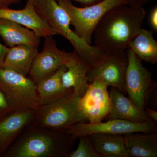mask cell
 <instances>
[{
    "mask_svg": "<svg viewBox=\"0 0 157 157\" xmlns=\"http://www.w3.org/2000/svg\"><path fill=\"white\" fill-rule=\"evenodd\" d=\"M146 16L143 8L122 5L107 11L94 30V45L103 52L126 51L142 28Z\"/></svg>",
    "mask_w": 157,
    "mask_h": 157,
    "instance_id": "6da1fadb",
    "label": "cell"
},
{
    "mask_svg": "<svg viewBox=\"0 0 157 157\" xmlns=\"http://www.w3.org/2000/svg\"><path fill=\"white\" fill-rule=\"evenodd\" d=\"M77 138L66 131L30 124L2 157H69Z\"/></svg>",
    "mask_w": 157,
    "mask_h": 157,
    "instance_id": "7a4b0ae2",
    "label": "cell"
},
{
    "mask_svg": "<svg viewBox=\"0 0 157 157\" xmlns=\"http://www.w3.org/2000/svg\"><path fill=\"white\" fill-rule=\"evenodd\" d=\"M80 97L73 92L65 98L42 105L34 111L33 124L38 126L66 131L87 118L80 109Z\"/></svg>",
    "mask_w": 157,
    "mask_h": 157,
    "instance_id": "3957f363",
    "label": "cell"
},
{
    "mask_svg": "<svg viewBox=\"0 0 157 157\" xmlns=\"http://www.w3.org/2000/svg\"><path fill=\"white\" fill-rule=\"evenodd\" d=\"M0 90L14 111L36 110L40 106L36 84L29 77L0 67Z\"/></svg>",
    "mask_w": 157,
    "mask_h": 157,
    "instance_id": "277c9868",
    "label": "cell"
},
{
    "mask_svg": "<svg viewBox=\"0 0 157 157\" xmlns=\"http://www.w3.org/2000/svg\"><path fill=\"white\" fill-rule=\"evenodd\" d=\"M57 2L70 17L74 32L90 45L95 28L104 14L114 7L126 5L125 0H103L94 5L79 8L67 0Z\"/></svg>",
    "mask_w": 157,
    "mask_h": 157,
    "instance_id": "5b68a950",
    "label": "cell"
},
{
    "mask_svg": "<svg viewBox=\"0 0 157 157\" xmlns=\"http://www.w3.org/2000/svg\"><path fill=\"white\" fill-rule=\"evenodd\" d=\"M32 1L36 12L57 35L69 41L74 52L81 56L89 52L90 45L71 29L70 17L56 0Z\"/></svg>",
    "mask_w": 157,
    "mask_h": 157,
    "instance_id": "8992f818",
    "label": "cell"
},
{
    "mask_svg": "<svg viewBox=\"0 0 157 157\" xmlns=\"http://www.w3.org/2000/svg\"><path fill=\"white\" fill-rule=\"evenodd\" d=\"M126 52L128 63L125 75V91L135 105L144 109L154 91L155 82L153 80L151 72L142 65L135 54L129 49H127Z\"/></svg>",
    "mask_w": 157,
    "mask_h": 157,
    "instance_id": "52a82bcc",
    "label": "cell"
},
{
    "mask_svg": "<svg viewBox=\"0 0 157 157\" xmlns=\"http://www.w3.org/2000/svg\"><path fill=\"white\" fill-rule=\"evenodd\" d=\"M128 63L126 50L103 52L97 64L91 67L88 72V81L90 83L96 76H101L107 87L115 88L124 94L125 93V75Z\"/></svg>",
    "mask_w": 157,
    "mask_h": 157,
    "instance_id": "ba28073f",
    "label": "cell"
},
{
    "mask_svg": "<svg viewBox=\"0 0 157 157\" xmlns=\"http://www.w3.org/2000/svg\"><path fill=\"white\" fill-rule=\"evenodd\" d=\"M66 131L77 139L81 136L94 134L124 135L136 132H157V126L154 121L139 123L115 119L95 124L78 123Z\"/></svg>",
    "mask_w": 157,
    "mask_h": 157,
    "instance_id": "9c48e42d",
    "label": "cell"
},
{
    "mask_svg": "<svg viewBox=\"0 0 157 157\" xmlns=\"http://www.w3.org/2000/svg\"><path fill=\"white\" fill-rule=\"evenodd\" d=\"M71 55V52L59 49L53 36L45 37L43 48L35 57L29 77L37 84L66 66Z\"/></svg>",
    "mask_w": 157,
    "mask_h": 157,
    "instance_id": "30bf717a",
    "label": "cell"
},
{
    "mask_svg": "<svg viewBox=\"0 0 157 157\" xmlns=\"http://www.w3.org/2000/svg\"><path fill=\"white\" fill-rule=\"evenodd\" d=\"M107 87L101 76H96L80 98L79 107L90 123L102 122L109 113L110 100Z\"/></svg>",
    "mask_w": 157,
    "mask_h": 157,
    "instance_id": "8fae6325",
    "label": "cell"
},
{
    "mask_svg": "<svg viewBox=\"0 0 157 157\" xmlns=\"http://www.w3.org/2000/svg\"><path fill=\"white\" fill-rule=\"evenodd\" d=\"M0 19L17 23L33 31L40 38L57 35L35 11L32 0H27L24 8L19 10L0 8Z\"/></svg>",
    "mask_w": 157,
    "mask_h": 157,
    "instance_id": "7c38bea8",
    "label": "cell"
},
{
    "mask_svg": "<svg viewBox=\"0 0 157 157\" xmlns=\"http://www.w3.org/2000/svg\"><path fill=\"white\" fill-rule=\"evenodd\" d=\"M109 94L110 107L105 118L106 120L121 119L139 123L153 121L147 115L144 109L137 107L117 89L110 87Z\"/></svg>",
    "mask_w": 157,
    "mask_h": 157,
    "instance_id": "4fadbf2b",
    "label": "cell"
},
{
    "mask_svg": "<svg viewBox=\"0 0 157 157\" xmlns=\"http://www.w3.org/2000/svg\"><path fill=\"white\" fill-rule=\"evenodd\" d=\"M34 110L14 111L0 121V157L27 126L33 123Z\"/></svg>",
    "mask_w": 157,
    "mask_h": 157,
    "instance_id": "5bb4252c",
    "label": "cell"
},
{
    "mask_svg": "<svg viewBox=\"0 0 157 157\" xmlns=\"http://www.w3.org/2000/svg\"><path fill=\"white\" fill-rule=\"evenodd\" d=\"M66 66L67 70L62 76L63 86L81 98L89 86L87 74L91 67L74 51Z\"/></svg>",
    "mask_w": 157,
    "mask_h": 157,
    "instance_id": "9a60e30c",
    "label": "cell"
},
{
    "mask_svg": "<svg viewBox=\"0 0 157 157\" xmlns=\"http://www.w3.org/2000/svg\"><path fill=\"white\" fill-rule=\"evenodd\" d=\"M0 36L9 48L19 45L39 47L40 38L33 31L17 23L0 19Z\"/></svg>",
    "mask_w": 157,
    "mask_h": 157,
    "instance_id": "2e32d148",
    "label": "cell"
},
{
    "mask_svg": "<svg viewBox=\"0 0 157 157\" xmlns=\"http://www.w3.org/2000/svg\"><path fill=\"white\" fill-rule=\"evenodd\" d=\"M67 70L65 65L62 66L56 72L36 84L40 106L58 101L73 93V90L66 89L62 84V75Z\"/></svg>",
    "mask_w": 157,
    "mask_h": 157,
    "instance_id": "e0dca14e",
    "label": "cell"
},
{
    "mask_svg": "<svg viewBox=\"0 0 157 157\" xmlns=\"http://www.w3.org/2000/svg\"><path fill=\"white\" fill-rule=\"evenodd\" d=\"M123 136L129 157H157V132H136Z\"/></svg>",
    "mask_w": 157,
    "mask_h": 157,
    "instance_id": "ac0fdd59",
    "label": "cell"
},
{
    "mask_svg": "<svg viewBox=\"0 0 157 157\" xmlns=\"http://www.w3.org/2000/svg\"><path fill=\"white\" fill-rule=\"evenodd\" d=\"M38 52V47L30 45H19L9 48L3 67L28 76Z\"/></svg>",
    "mask_w": 157,
    "mask_h": 157,
    "instance_id": "d6986e66",
    "label": "cell"
},
{
    "mask_svg": "<svg viewBox=\"0 0 157 157\" xmlns=\"http://www.w3.org/2000/svg\"><path fill=\"white\" fill-rule=\"evenodd\" d=\"M130 49L140 61L155 64L157 62V42L153 31L141 28L130 41Z\"/></svg>",
    "mask_w": 157,
    "mask_h": 157,
    "instance_id": "ffe728a7",
    "label": "cell"
},
{
    "mask_svg": "<svg viewBox=\"0 0 157 157\" xmlns=\"http://www.w3.org/2000/svg\"><path fill=\"white\" fill-rule=\"evenodd\" d=\"M87 136L101 157H129L123 135L94 134Z\"/></svg>",
    "mask_w": 157,
    "mask_h": 157,
    "instance_id": "44dd1931",
    "label": "cell"
},
{
    "mask_svg": "<svg viewBox=\"0 0 157 157\" xmlns=\"http://www.w3.org/2000/svg\"><path fill=\"white\" fill-rule=\"evenodd\" d=\"M78 138V146L70 153L69 157H101L96 152L88 136H81Z\"/></svg>",
    "mask_w": 157,
    "mask_h": 157,
    "instance_id": "7402d4cb",
    "label": "cell"
},
{
    "mask_svg": "<svg viewBox=\"0 0 157 157\" xmlns=\"http://www.w3.org/2000/svg\"><path fill=\"white\" fill-rule=\"evenodd\" d=\"M14 111L6 95L0 90V121Z\"/></svg>",
    "mask_w": 157,
    "mask_h": 157,
    "instance_id": "603a6c76",
    "label": "cell"
},
{
    "mask_svg": "<svg viewBox=\"0 0 157 157\" xmlns=\"http://www.w3.org/2000/svg\"><path fill=\"white\" fill-rule=\"evenodd\" d=\"M149 21L151 27L155 32H157V6H155L150 11Z\"/></svg>",
    "mask_w": 157,
    "mask_h": 157,
    "instance_id": "cb8c5ba5",
    "label": "cell"
},
{
    "mask_svg": "<svg viewBox=\"0 0 157 157\" xmlns=\"http://www.w3.org/2000/svg\"><path fill=\"white\" fill-rule=\"evenodd\" d=\"M126 5L133 7H139L143 8L144 6L146 5L152 0H125Z\"/></svg>",
    "mask_w": 157,
    "mask_h": 157,
    "instance_id": "d4e9b609",
    "label": "cell"
},
{
    "mask_svg": "<svg viewBox=\"0 0 157 157\" xmlns=\"http://www.w3.org/2000/svg\"><path fill=\"white\" fill-rule=\"evenodd\" d=\"M9 48L0 43V67H3L4 60Z\"/></svg>",
    "mask_w": 157,
    "mask_h": 157,
    "instance_id": "484cf974",
    "label": "cell"
},
{
    "mask_svg": "<svg viewBox=\"0 0 157 157\" xmlns=\"http://www.w3.org/2000/svg\"><path fill=\"white\" fill-rule=\"evenodd\" d=\"M56 1L58 0H56ZM67 1H70L72 2V1L77 2L80 3V4L83 6H91V5H94L103 1V0H67Z\"/></svg>",
    "mask_w": 157,
    "mask_h": 157,
    "instance_id": "4316f807",
    "label": "cell"
},
{
    "mask_svg": "<svg viewBox=\"0 0 157 157\" xmlns=\"http://www.w3.org/2000/svg\"><path fill=\"white\" fill-rule=\"evenodd\" d=\"M144 110L147 115L152 121L156 122L157 121V112L155 110L150 109L148 107H144Z\"/></svg>",
    "mask_w": 157,
    "mask_h": 157,
    "instance_id": "83f0119b",
    "label": "cell"
},
{
    "mask_svg": "<svg viewBox=\"0 0 157 157\" xmlns=\"http://www.w3.org/2000/svg\"><path fill=\"white\" fill-rule=\"evenodd\" d=\"M21 0H0V8H6L14 4H17Z\"/></svg>",
    "mask_w": 157,
    "mask_h": 157,
    "instance_id": "f1b7e54d",
    "label": "cell"
}]
</instances>
